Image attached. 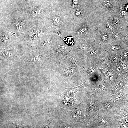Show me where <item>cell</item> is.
<instances>
[{"mask_svg":"<svg viewBox=\"0 0 128 128\" xmlns=\"http://www.w3.org/2000/svg\"><path fill=\"white\" fill-rule=\"evenodd\" d=\"M121 46L119 45H116L112 46L111 49L113 50H115L120 49Z\"/></svg>","mask_w":128,"mask_h":128,"instance_id":"11","label":"cell"},{"mask_svg":"<svg viewBox=\"0 0 128 128\" xmlns=\"http://www.w3.org/2000/svg\"><path fill=\"white\" fill-rule=\"evenodd\" d=\"M54 39L52 36H48L45 38L39 46V49L49 53L54 45Z\"/></svg>","mask_w":128,"mask_h":128,"instance_id":"3","label":"cell"},{"mask_svg":"<svg viewBox=\"0 0 128 128\" xmlns=\"http://www.w3.org/2000/svg\"><path fill=\"white\" fill-rule=\"evenodd\" d=\"M75 14L77 15H79L81 14L80 11L78 9H77L75 13Z\"/></svg>","mask_w":128,"mask_h":128,"instance_id":"17","label":"cell"},{"mask_svg":"<svg viewBox=\"0 0 128 128\" xmlns=\"http://www.w3.org/2000/svg\"><path fill=\"white\" fill-rule=\"evenodd\" d=\"M88 48V46L85 44L81 43L78 44L76 47L78 51L83 52L86 51Z\"/></svg>","mask_w":128,"mask_h":128,"instance_id":"5","label":"cell"},{"mask_svg":"<svg viewBox=\"0 0 128 128\" xmlns=\"http://www.w3.org/2000/svg\"><path fill=\"white\" fill-rule=\"evenodd\" d=\"M14 125H15L14 128H23L24 127V125H17L16 124L14 123Z\"/></svg>","mask_w":128,"mask_h":128,"instance_id":"16","label":"cell"},{"mask_svg":"<svg viewBox=\"0 0 128 128\" xmlns=\"http://www.w3.org/2000/svg\"><path fill=\"white\" fill-rule=\"evenodd\" d=\"M75 67H58V69L61 74L63 79L65 81H70L75 75L76 71Z\"/></svg>","mask_w":128,"mask_h":128,"instance_id":"2","label":"cell"},{"mask_svg":"<svg viewBox=\"0 0 128 128\" xmlns=\"http://www.w3.org/2000/svg\"><path fill=\"white\" fill-rule=\"evenodd\" d=\"M40 10L37 8H33L32 11V14L34 15H36L39 14Z\"/></svg>","mask_w":128,"mask_h":128,"instance_id":"9","label":"cell"},{"mask_svg":"<svg viewBox=\"0 0 128 128\" xmlns=\"http://www.w3.org/2000/svg\"><path fill=\"white\" fill-rule=\"evenodd\" d=\"M78 0H73L72 2V5L74 8H77L78 4Z\"/></svg>","mask_w":128,"mask_h":128,"instance_id":"10","label":"cell"},{"mask_svg":"<svg viewBox=\"0 0 128 128\" xmlns=\"http://www.w3.org/2000/svg\"><path fill=\"white\" fill-rule=\"evenodd\" d=\"M71 48L64 42L54 45L49 52L52 63L57 64L69 52Z\"/></svg>","mask_w":128,"mask_h":128,"instance_id":"1","label":"cell"},{"mask_svg":"<svg viewBox=\"0 0 128 128\" xmlns=\"http://www.w3.org/2000/svg\"><path fill=\"white\" fill-rule=\"evenodd\" d=\"M107 27L108 29H112L113 28V26L111 23L109 22H108L106 24Z\"/></svg>","mask_w":128,"mask_h":128,"instance_id":"13","label":"cell"},{"mask_svg":"<svg viewBox=\"0 0 128 128\" xmlns=\"http://www.w3.org/2000/svg\"><path fill=\"white\" fill-rule=\"evenodd\" d=\"M53 22L54 24L56 25H60L61 24L60 18L56 16L54 17L53 18Z\"/></svg>","mask_w":128,"mask_h":128,"instance_id":"6","label":"cell"},{"mask_svg":"<svg viewBox=\"0 0 128 128\" xmlns=\"http://www.w3.org/2000/svg\"><path fill=\"white\" fill-rule=\"evenodd\" d=\"M113 21L115 25H118L119 20L118 18H113Z\"/></svg>","mask_w":128,"mask_h":128,"instance_id":"12","label":"cell"},{"mask_svg":"<svg viewBox=\"0 0 128 128\" xmlns=\"http://www.w3.org/2000/svg\"><path fill=\"white\" fill-rule=\"evenodd\" d=\"M108 37L107 35L104 34L101 36V38L102 40L104 41H105L107 40Z\"/></svg>","mask_w":128,"mask_h":128,"instance_id":"14","label":"cell"},{"mask_svg":"<svg viewBox=\"0 0 128 128\" xmlns=\"http://www.w3.org/2000/svg\"><path fill=\"white\" fill-rule=\"evenodd\" d=\"M98 49H95L90 52V53L91 55L94 54L96 53L98 51Z\"/></svg>","mask_w":128,"mask_h":128,"instance_id":"15","label":"cell"},{"mask_svg":"<svg viewBox=\"0 0 128 128\" xmlns=\"http://www.w3.org/2000/svg\"><path fill=\"white\" fill-rule=\"evenodd\" d=\"M17 55V53L14 50L0 49V59H11L15 57Z\"/></svg>","mask_w":128,"mask_h":128,"instance_id":"4","label":"cell"},{"mask_svg":"<svg viewBox=\"0 0 128 128\" xmlns=\"http://www.w3.org/2000/svg\"><path fill=\"white\" fill-rule=\"evenodd\" d=\"M104 6L108 8H112L113 7V5L111 2L109 0H105L103 2Z\"/></svg>","mask_w":128,"mask_h":128,"instance_id":"7","label":"cell"},{"mask_svg":"<svg viewBox=\"0 0 128 128\" xmlns=\"http://www.w3.org/2000/svg\"><path fill=\"white\" fill-rule=\"evenodd\" d=\"M87 29L86 27H81L78 31L77 32V35L79 36L85 33Z\"/></svg>","mask_w":128,"mask_h":128,"instance_id":"8","label":"cell"}]
</instances>
